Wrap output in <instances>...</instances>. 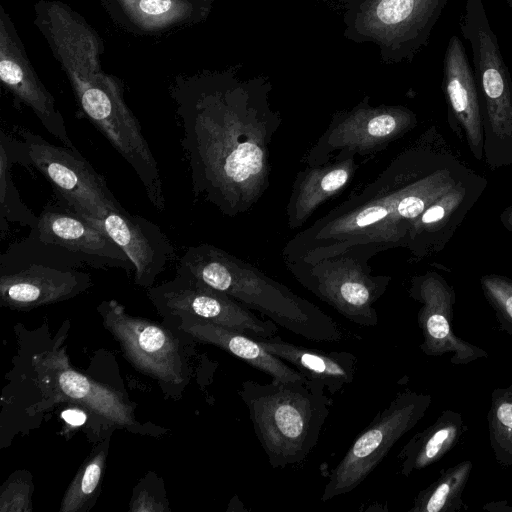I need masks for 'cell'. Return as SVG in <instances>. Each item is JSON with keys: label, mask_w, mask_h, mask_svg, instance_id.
Here are the masks:
<instances>
[{"label": "cell", "mask_w": 512, "mask_h": 512, "mask_svg": "<svg viewBox=\"0 0 512 512\" xmlns=\"http://www.w3.org/2000/svg\"><path fill=\"white\" fill-rule=\"evenodd\" d=\"M429 134L399 153L357 193L298 232L282 250L285 264L315 262L348 249L371 258L406 248L414 221L467 175L451 155L438 152Z\"/></svg>", "instance_id": "1"}, {"label": "cell", "mask_w": 512, "mask_h": 512, "mask_svg": "<svg viewBox=\"0 0 512 512\" xmlns=\"http://www.w3.org/2000/svg\"><path fill=\"white\" fill-rule=\"evenodd\" d=\"M178 114L194 196L229 217L248 212L270 186L279 118L261 107L204 101L184 103Z\"/></svg>", "instance_id": "2"}, {"label": "cell", "mask_w": 512, "mask_h": 512, "mask_svg": "<svg viewBox=\"0 0 512 512\" xmlns=\"http://www.w3.org/2000/svg\"><path fill=\"white\" fill-rule=\"evenodd\" d=\"M176 274L227 294L299 337L316 342L342 339L340 326L317 305L212 244L188 247L178 261Z\"/></svg>", "instance_id": "3"}, {"label": "cell", "mask_w": 512, "mask_h": 512, "mask_svg": "<svg viewBox=\"0 0 512 512\" xmlns=\"http://www.w3.org/2000/svg\"><path fill=\"white\" fill-rule=\"evenodd\" d=\"M239 394L273 468L297 465L309 456L332 406L327 389L307 378L270 383L247 380Z\"/></svg>", "instance_id": "4"}, {"label": "cell", "mask_w": 512, "mask_h": 512, "mask_svg": "<svg viewBox=\"0 0 512 512\" xmlns=\"http://www.w3.org/2000/svg\"><path fill=\"white\" fill-rule=\"evenodd\" d=\"M29 264L62 270H134L128 256L102 229L56 197L44 207L28 235L0 256L1 273Z\"/></svg>", "instance_id": "5"}, {"label": "cell", "mask_w": 512, "mask_h": 512, "mask_svg": "<svg viewBox=\"0 0 512 512\" xmlns=\"http://www.w3.org/2000/svg\"><path fill=\"white\" fill-rule=\"evenodd\" d=\"M370 259L360 250L348 249L315 262L285 265L305 289L344 318L374 327L379 322L375 303L387 291L391 277L373 273Z\"/></svg>", "instance_id": "6"}, {"label": "cell", "mask_w": 512, "mask_h": 512, "mask_svg": "<svg viewBox=\"0 0 512 512\" xmlns=\"http://www.w3.org/2000/svg\"><path fill=\"white\" fill-rule=\"evenodd\" d=\"M431 403L430 394L410 389L398 392L356 437L331 471L321 500L328 501L356 489L425 416Z\"/></svg>", "instance_id": "7"}, {"label": "cell", "mask_w": 512, "mask_h": 512, "mask_svg": "<svg viewBox=\"0 0 512 512\" xmlns=\"http://www.w3.org/2000/svg\"><path fill=\"white\" fill-rule=\"evenodd\" d=\"M16 132L26 145L30 166L52 185L57 199L99 228L105 214L122 207L104 177L76 147L53 145L26 128H16Z\"/></svg>", "instance_id": "8"}, {"label": "cell", "mask_w": 512, "mask_h": 512, "mask_svg": "<svg viewBox=\"0 0 512 512\" xmlns=\"http://www.w3.org/2000/svg\"><path fill=\"white\" fill-rule=\"evenodd\" d=\"M415 126V115L406 109H359L335 117L304 160L315 166L342 156L370 155Z\"/></svg>", "instance_id": "9"}, {"label": "cell", "mask_w": 512, "mask_h": 512, "mask_svg": "<svg viewBox=\"0 0 512 512\" xmlns=\"http://www.w3.org/2000/svg\"><path fill=\"white\" fill-rule=\"evenodd\" d=\"M148 294L157 307L171 315L211 322L255 340L273 337L278 332V325L272 320H263L227 294L180 274L149 288Z\"/></svg>", "instance_id": "10"}, {"label": "cell", "mask_w": 512, "mask_h": 512, "mask_svg": "<svg viewBox=\"0 0 512 512\" xmlns=\"http://www.w3.org/2000/svg\"><path fill=\"white\" fill-rule=\"evenodd\" d=\"M98 311L104 326L137 369L165 382L183 381L179 345L170 331L147 319L128 315L115 300L103 301Z\"/></svg>", "instance_id": "11"}, {"label": "cell", "mask_w": 512, "mask_h": 512, "mask_svg": "<svg viewBox=\"0 0 512 512\" xmlns=\"http://www.w3.org/2000/svg\"><path fill=\"white\" fill-rule=\"evenodd\" d=\"M409 296L420 303L417 323L423 336L422 352L431 357L450 353L454 365H466L487 358L484 349L460 338L452 327L455 290L437 272L427 271L410 281Z\"/></svg>", "instance_id": "12"}, {"label": "cell", "mask_w": 512, "mask_h": 512, "mask_svg": "<svg viewBox=\"0 0 512 512\" xmlns=\"http://www.w3.org/2000/svg\"><path fill=\"white\" fill-rule=\"evenodd\" d=\"M100 228L131 260L135 282L140 286H151L174 259V247L161 228L140 215L131 214L123 207L105 214Z\"/></svg>", "instance_id": "13"}, {"label": "cell", "mask_w": 512, "mask_h": 512, "mask_svg": "<svg viewBox=\"0 0 512 512\" xmlns=\"http://www.w3.org/2000/svg\"><path fill=\"white\" fill-rule=\"evenodd\" d=\"M486 181L469 173L414 221L406 248L418 261L437 253L480 197Z\"/></svg>", "instance_id": "14"}, {"label": "cell", "mask_w": 512, "mask_h": 512, "mask_svg": "<svg viewBox=\"0 0 512 512\" xmlns=\"http://www.w3.org/2000/svg\"><path fill=\"white\" fill-rule=\"evenodd\" d=\"M92 285L89 274L29 264L0 275V301L12 309L27 310L75 297Z\"/></svg>", "instance_id": "15"}, {"label": "cell", "mask_w": 512, "mask_h": 512, "mask_svg": "<svg viewBox=\"0 0 512 512\" xmlns=\"http://www.w3.org/2000/svg\"><path fill=\"white\" fill-rule=\"evenodd\" d=\"M444 90L450 110L462 128L472 155L484 156V132L474 72L458 36L448 42L444 57Z\"/></svg>", "instance_id": "16"}, {"label": "cell", "mask_w": 512, "mask_h": 512, "mask_svg": "<svg viewBox=\"0 0 512 512\" xmlns=\"http://www.w3.org/2000/svg\"><path fill=\"white\" fill-rule=\"evenodd\" d=\"M357 167L355 156L347 155L299 171L286 206L288 227H302L322 204L345 189Z\"/></svg>", "instance_id": "17"}, {"label": "cell", "mask_w": 512, "mask_h": 512, "mask_svg": "<svg viewBox=\"0 0 512 512\" xmlns=\"http://www.w3.org/2000/svg\"><path fill=\"white\" fill-rule=\"evenodd\" d=\"M258 342L305 378L321 383L332 395L340 393L355 379L358 360L351 352L307 348L285 341L278 335L258 339Z\"/></svg>", "instance_id": "18"}, {"label": "cell", "mask_w": 512, "mask_h": 512, "mask_svg": "<svg viewBox=\"0 0 512 512\" xmlns=\"http://www.w3.org/2000/svg\"><path fill=\"white\" fill-rule=\"evenodd\" d=\"M177 317L180 319L179 328L190 336L225 350L264 372L274 381L288 382L305 378L291 365L266 351L258 340L244 333L188 316Z\"/></svg>", "instance_id": "19"}, {"label": "cell", "mask_w": 512, "mask_h": 512, "mask_svg": "<svg viewBox=\"0 0 512 512\" xmlns=\"http://www.w3.org/2000/svg\"><path fill=\"white\" fill-rule=\"evenodd\" d=\"M42 367L44 379H48L52 390L60 396L83 404L115 424L128 426L134 423L131 408L117 392L94 382L67 364H57L55 360L43 362Z\"/></svg>", "instance_id": "20"}, {"label": "cell", "mask_w": 512, "mask_h": 512, "mask_svg": "<svg viewBox=\"0 0 512 512\" xmlns=\"http://www.w3.org/2000/svg\"><path fill=\"white\" fill-rule=\"evenodd\" d=\"M468 427L459 412L444 409L426 429L414 434L398 453L400 474L410 476L434 465L459 443Z\"/></svg>", "instance_id": "21"}, {"label": "cell", "mask_w": 512, "mask_h": 512, "mask_svg": "<svg viewBox=\"0 0 512 512\" xmlns=\"http://www.w3.org/2000/svg\"><path fill=\"white\" fill-rule=\"evenodd\" d=\"M20 163L30 166V160L24 141L13 138L4 131L0 134V235L8 232L10 223L33 227L36 216L20 199L17 188L11 178L12 165Z\"/></svg>", "instance_id": "22"}, {"label": "cell", "mask_w": 512, "mask_h": 512, "mask_svg": "<svg viewBox=\"0 0 512 512\" xmlns=\"http://www.w3.org/2000/svg\"><path fill=\"white\" fill-rule=\"evenodd\" d=\"M473 463L461 461L442 469L439 477L414 498L409 512H458L466 510L462 496L471 475Z\"/></svg>", "instance_id": "23"}, {"label": "cell", "mask_w": 512, "mask_h": 512, "mask_svg": "<svg viewBox=\"0 0 512 512\" xmlns=\"http://www.w3.org/2000/svg\"><path fill=\"white\" fill-rule=\"evenodd\" d=\"M487 423L495 460L512 467V384L492 391Z\"/></svg>", "instance_id": "24"}, {"label": "cell", "mask_w": 512, "mask_h": 512, "mask_svg": "<svg viewBox=\"0 0 512 512\" xmlns=\"http://www.w3.org/2000/svg\"><path fill=\"white\" fill-rule=\"evenodd\" d=\"M106 448L98 450L81 467L61 503V512H76L91 498L102 476Z\"/></svg>", "instance_id": "25"}, {"label": "cell", "mask_w": 512, "mask_h": 512, "mask_svg": "<svg viewBox=\"0 0 512 512\" xmlns=\"http://www.w3.org/2000/svg\"><path fill=\"white\" fill-rule=\"evenodd\" d=\"M480 284L501 328L512 336V280L488 274L481 277Z\"/></svg>", "instance_id": "26"}, {"label": "cell", "mask_w": 512, "mask_h": 512, "mask_svg": "<svg viewBox=\"0 0 512 512\" xmlns=\"http://www.w3.org/2000/svg\"><path fill=\"white\" fill-rule=\"evenodd\" d=\"M28 488L15 483L7 488L1 497V511H27L29 508Z\"/></svg>", "instance_id": "27"}, {"label": "cell", "mask_w": 512, "mask_h": 512, "mask_svg": "<svg viewBox=\"0 0 512 512\" xmlns=\"http://www.w3.org/2000/svg\"><path fill=\"white\" fill-rule=\"evenodd\" d=\"M0 77L4 83L14 87L23 81L24 74L16 63L2 59L0 62Z\"/></svg>", "instance_id": "28"}, {"label": "cell", "mask_w": 512, "mask_h": 512, "mask_svg": "<svg viewBox=\"0 0 512 512\" xmlns=\"http://www.w3.org/2000/svg\"><path fill=\"white\" fill-rule=\"evenodd\" d=\"M140 8L147 14H162L168 11L171 7L170 0H141Z\"/></svg>", "instance_id": "29"}, {"label": "cell", "mask_w": 512, "mask_h": 512, "mask_svg": "<svg viewBox=\"0 0 512 512\" xmlns=\"http://www.w3.org/2000/svg\"><path fill=\"white\" fill-rule=\"evenodd\" d=\"M132 511H163L159 503L155 502L154 498L149 497L144 493L140 495L131 507Z\"/></svg>", "instance_id": "30"}, {"label": "cell", "mask_w": 512, "mask_h": 512, "mask_svg": "<svg viewBox=\"0 0 512 512\" xmlns=\"http://www.w3.org/2000/svg\"><path fill=\"white\" fill-rule=\"evenodd\" d=\"M62 418L72 426H80L86 421V415L78 409H68L62 413Z\"/></svg>", "instance_id": "31"}, {"label": "cell", "mask_w": 512, "mask_h": 512, "mask_svg": "<svg viewBox=\"0 0 512 512\" xmlns=\"http://www.w3.org/2000/svg\"><path fill=\"white\" fill-rule=\"evenodd\" d=\"M482 508L490 512H512V506L508 505L506 500L489 502L484 504Z\"/></svg>", "instance_id": "32"}, {"label": "cell", "mask_w": 512, "mask_h": 512, "mask_svg": "<svg viewBox=\"0 0 512 512\" xmlns=\"http://www.w3.org/2000/svg\"><path fill=\"white\" fill-rule=\"evenodd\" d=\"M501 223L510 232H512V205L507 207L500 216Z\"/></svg>", "instance_id": "33"}, {"label": "cell", "mask_w": 512, "mask_h": 512, "mask_svg": "<svg viewBox=\"0 0 512 512\" xmlns=\"http://www.w3.org/2000/svg\"><path fill=\"white\" fill-rule=\"evenodd\" d=\"M506 1H507L508 3H511V2H512V0H506Z\"/></svg>", "instance_id": "34"}, {"label": "cell", "mask_w": 512, "mask_h": 512, "mask_svg": "<svg viewBox=\"0 0 512 512\" xmlns=\"http://www.w3.org/2000/svg\"><path fill=\"white\" fill-rule=\"evenodd\" d=\"M509 5H510V7L512 8V2H511V3H509Z\"/></svg>", "instance_id": "35"}]
</instances>
